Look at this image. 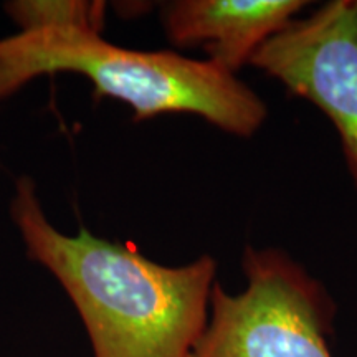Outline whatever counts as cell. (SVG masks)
<instances>
[{
    "mask_svg": "<svg viewBox=\"0 0 357 357\" xmlns=\"http://www.w3.org/2000/svg\"><path fill=\"white\" fill-rule=\"evenodd\" d=\"M10 215L26 255L77 307L95 357H190L208 321L215 258L166 266L86 229L66 235L45 215L30 177L17 181Z\"/></svg>",
    "mask_w": 357,
    "mask_h": 357,
    "instance_id": "cell-1",
    "label": "cell"
},
{
    "mask_svg": "<svg viewBox=\"0 0 357 357\" xmlns=\"http://www.w3.org/2000/svg\"><path fill=\"white\" fill-rule=\"evenodd\" d=\"M53 73L88 78L96 96L131 106L134 121L195 114L222 131L250 137L268 116L265 101L247 83L211 60L171 50H132L75 26L30 30L0 40V100Z\"/></svg>",
    "mask_w": 357,
    "mask_h": 357,
    "instance_id": "cell-2",
    "label": "cell"
},
{
    "mask_svg": "<svg viewBox=\"0 0 357 357\" xmlns=\"http://www.w3.org/2000/svg\"><path fill=\"white\" fill-rule=\"evenodd\" d=\"M247 288L213 284L208 321L190 357H333L336 307L323 284L276 248L247 247Z\"/></svg>",
    "mask_w": 357,
    "mask_h": 357,
    "instance_id": "cell-3",
    "label": "cell"
},
{
    "mask_svg": "<svg viewBox=\"0 0 357 357\" xmlns=\"http://www.w3.org/2000/svg\"><path fill=\"white\" fill-rule=\"evenodd\" d=\"M250 65L331 119L357 187V0H331L293 20Z\"/></svg>",
    "mask_w": 357,
    "mask_h": 357,
    "instance_id": "cell-4",
    "label": "cell"
},
{
    "mask_svg": "<svg viewBox=\"0 0 357 357\" xmlns=\"http://www.w3.org/2000/svg\"><path fill=\"white\" fill-rule=\"evenodd\" d=\"M303 0H176L162 7L169 42L202 48L208 60L236 75L261 45L293 22Z\"/></svg>",
    "mask_w": 357,
    "mask_h": 357,
    "instance_id": "cell-5",
    "label": "cell"
},
{
    "mask_svg": "<svg viewBox=\"0 0 357 357\" xmlns=\"http://www.w3.org/2000/svg\"><path fill=\"white\" fill-rule=\"evenodd\" d=\"M6 12L20 26V32L75 26L100 33L106 3L98 0H15L6 3Z\"/></svg>",
    "mask_w": 357,
    "mask_h": 357,
    "instance_id": "cell-6",
    "label": "cell"
}]
</instances>
